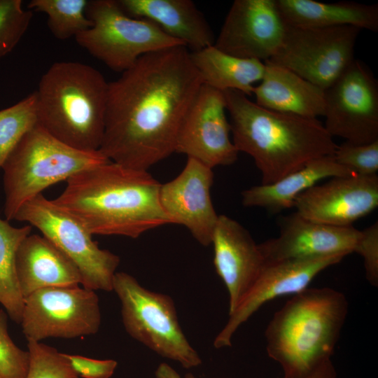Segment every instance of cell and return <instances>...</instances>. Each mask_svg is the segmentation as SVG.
<instances>
[{
    "label": "cell",
    "mask_w": 378,
    "mask_h": 378,
    "mask_svg": "<svg viewBox=\"0 0 378 378\" xmlns=\"http://www.w3.org/2000/svg\"><path fill=\"white\" fill-rule=\"evenodd\" d=\"M333 157L339 164L355 174L376 175L378 171V140L365 144L344 141L337 145Z\"/></svg>",
    "instance_id": "31"
},
{
    "label": "cell",
    "mask_w": 378,
    "mask_h": 378,
    "mask_svg": "<svg viewBox=\"0 0 378 378\" xmlns=\"http://www.w3.org/2000/svg\"><path fill=\"white\" fill-rule=\"evenodd\" d=\"M37 123L35 91L15 104L0 110V169L24 135Z\"/></svg>",
    "instance_id": "28"
},
{
    "label": "cell",
    "mask_w": 378,
    "mask_h": 378,
    "mask_svg": "<svg viewBox=\"0 0 378 378\" xmlns=\"http://www.w3.org/2000/svg\"><path fill=\"white\" fill-rule=\"evenodd\" d=\"M32 12L22 0H0V59L9 54L27 31Z\"/></svg>",
    "instance_id": "30"
},
{
    "label": "cell",
    "mask_w": 378,
    "mask_h": 378,
    "mask_svg": "<svg viewBox=\"0 0 378 378\" xmlns=\"http://www.w3.org/2000/svg\"><path fill=\"white\" fill-rule=\"evenodd\" d=\"M77 375L83 378H111L118 363L115 360H98L80 355L64 354Z\"/></svg>",
    "instance_id": "34"
},
{
    "label": "cell",
    "mask_w": 378,
    "mask_h": 378,
    "mask_svg": "<svg viewBox=\"0 0 378 378\" xmlns=\"http://www.w3.org/2000/svg\"><path fill=\"white\" fill-rule=\"evenodd\" d=\"M211 244L216 271L227 290L230 314L254 283L265 260L249 232L225 215H219Z\"/></svg>",
    "instance_id": "19"
},
{
    "label": "cell",
    "mask_w": 378,
    "mask_h": 378,
    "mask_svg": "<svg viewBox=\"0 0 378 378\" xmlns=\"http://www.w3.org/2000/svg\"><path fill=\"white\" fill-rule=\"evenodd\" d=\"M130 16L152 22L191 52L213 46L214 31L190 0H118Z\"/></svg>",
    "instance_id": "20"
},
{
    "label": "cell",
    "mask_w": 378,
    "mask_h": 378,
    "mask_svg": "<svg viewBox=\"0 0 378 378\" xmlns=\"http://www.w3.org/2000/svg\"><path fill=\"white\" fill-rule=\"evenodd\" d=\"M356 175L339 164L333 155L316 158L302 169L277 181L260 184L244 190L241 202L246 207H260L272 213L293 207L295 199L303 192L327 178Z\"/></svg>",
    "instance_id": "23"
},
{
    "label": "cell",
    "mask_w": 378,
    "mask_h": 378,
    "mask_svg": "<svg viewBox=\"0 0 378 378\" xmlns=\"http://www.w3.org/2000/svg\"><path fill=\"white\" fill-rule=\"evenodd\" d=\"M226 111L223 92L202 84L180 128L175 153L211 169L234 163L239 152Z\"/></svg>",
    "instance_id": "13"
},
{
    "label": "cell",
    "mask_w": 378,
    "mask_h": 378,
    "mask_svg": "<svg viewBox=\"0 0 378 378\" xmlns=\"http://www.w3.org/2000/svg\"><path fill=\"white\" fill-rule=\"evenodd\" d=\"M325 99L323 125L332 137L356 144L378 140V83L364 62L354 59Z\"/></svg>",
    "instance_id": "12"
},
{
    "label": "cell",
    "mask_w": 378,
    "mask_h": 378,
    "mask_svg": "<svg viewBox=\"0 0 378 378\" xmlns=\"http://www.w3.org/2000/svg\"><path fill=\"white\" fill-rule=\"evenodd\" d=\"M304 378H337V372L330 359L321 364Z\"/></svg>",
    "instance_id": "35"
},
{
    "label": "cell",
    "mask_w": 378,
    "mask_h": 378,
    "mask_svg": "<svg viewBox=\"0 0 378 378\" xmlns=\"http://www.w3.org/2000/svg\"><path fill=\"white\" fill-rule=\"evenodd\" d=\"M88 3V0H31L27 8L45 13L52 35L66 40L92 26L85 14Z\"/></svg>",
    "instance_id": "27"
},
{
    "label": "cell",
    "mask_w": 378,
    "mask_h": 378,
    "mask_svg": "<svg viewBox=\"0 0 378 378\" xmlns=\"http://www.w3.org/2000/svg\"><path fill=\"white\" fill-rule=\"evenodd\" d=\"M108 162L99 150L83 151L71 147L37 123L24 135L1 167L6 220H13L24 203L50 186Z\"/></svg>",
    "instance_id": "6"
},
{
    "label": "cell",
    "mask_w": 378,
    "mask_h": 378,
    "mask_svg": "<svg viewBox=\"0 0 378 378\" xmlns=\"http://www.w3.org/2000/svg\"><path fill=\"white\" fill-rule=\"evenodd\" d=\"M264 63L263 78L252 92L258 105L307 118L324 116V90L288 69L269 61Z\"/></svg>",
    "instance_id": "22"
},
{
    "label": "cell",
    "mask_w": 378,
    "mask_h": 378,
    "mask_svg": "<svg viewBox=\"0 0 378 378\" xmlns=\"http://www.w3.org/2000/svg\"><path fill=\"white\" fill-rule=\"evenodd\" d=\"M378 206V176L331 178L301 193L295 200L296 213L309 220L337 227L352 226Z\"/></svg>",
    "instance_id": "16"
},
{
    "label": "cell",
    "mask_w": 378,
    "mask_h": 378,
    "mask_svg": "<svg viewBox=\"0 0 378 378\" xmlns=\"http://www.w3.org/2000/svg\"><path fill=\"white\" fill-rule=\"evenodd\" d=\"M14 219L29 223L60 249L79 270L83 287L112 291L119 256L99 248L85 226L52 200L37 195L18 209Z\"/></svg>",
    "instance_id": "9"
},
{
    "label": "cell",
    "mask_w": 378,
    "mask_h": 378,
    "mask_svg": "<svg viewBox=\"0 0 378 378\" xmlns=\"http://www.w3.org/2000/svg\"><path fill=\"white\" fill-rule=\"evenodd\" d=\"M15 267L23 298L46 288L81 284L76 265L44 236L29 234L18 247Z\"/></svg>",
    "instance_id": "21"
},
{
    "label": "cell",
    "mask_w": 378,
    "mask_h": 378,
    "mask_svg": "<svg viewBox=\"0 0 378 378\" xmlns=\"http://www.w3.org/2000/svg\"><path fill=\"white\" fill-rule=\"evenodd\" d=\"M348 309L342 292L307 288L274 314L265 332L266 349L284 378H304L330 360Z\"/></svg>",
    "instance_id": "4"
},
{
    "label": "cell",
    "mask_w": 378,
    "mask_h": 378,
    "mask_svg": "<svg viewBox=\"0 0 378 378\" xmlns=\"http://www.w3.org/2000/svg\"><path fill=\"white\" fill-rule=\"evenodd\" d=\"M108 82L97 69L57 62L36 90L38 120L51 135L83 151L99 150L103 140Z\"/></svg>",
    "instance_id": "5"
},
{
    "label": "cell",
    "mask_w": 378,
    "mask_h": 378,
    "mask_svg": "<svg viewBox=\"0 0 378 378\" xmlns=\"http://www.w3.org/2000/svg\"><path fill=\"white\" fill-rule=\"evenodd\" d=\"M155 378H182L169 365L162 363L155 370ZM185 378H197L191 373H188Z\"/></svg>",
    "instance_id": "36"
},
{
    "label": "cell",
    "mask_w": 378,
    "mask_h": 378,
    "mask_svg": "<svg viewBox=\"0 0 378 378\" xmlns=\"http://www.w3.org/2000/svg\"><path fill=\"white\" fill-rule=\"evenodd\" d=\"M286 24L307 28L353 26L378 31V4L355 1L324 3L314 0H276Z\"/></svg>",
    "instance_id": "24"
},
{
    "label": "cell",
    "mask_w": 378,
    "mask_h": 378,
    "mask_svg": "<svg viewBox=\"0 0 378 378\" xmlns=\"http://www.w3.org/2000/svg\"><path fill=\"white\" fill-rule=\"evenodd\" d=\"M112 291L120 300L123 326L131 337L186 369L202 364L182 330L169 295L147 289L124 272L115 273Z\"/></svg>",
    "instance_id": "7"
},
{
    "label": "cell",
    "mask_w": 378,
    "mask_h": 378,
    "mask_svg": "<svg viewBox=\"0 0 378 378\" xmlns=\"http://www.w3.org/2000/svg\"><path fill=\"white\" fill-rule=\"evenodd\" d=\"M85 14L92 26L75 37L77 43L116 72L148 53L183 46L152 22L128 15L116 0H90Z\"/></svg>",
    "instance_id": "8"
},
{
    "label": "cell",
    "mask_w": 378,
    "mask_h": 378,
    "mask_svg": "<svg viewBox=\"0 0 378 378\" xmlns=\"http://www.w3.org/2000/svg\"><path fill=\"white\" fill-rule=\"evenodd\" d=\"M66 183L53 202L92 235L135 239L172 223L160 204L161 183L148 171L109 161L80 171Z\"/></svg>",
    "instance_id": "2"
},
{
    "label": "cell",
    "mask_w": 378,
    "mask_h": 378,
    "mask_svg": "<svg viewBox=\"0 0 378 378\" xmlns=\"http://www.w3.org/2000/svg\"><path fill=\"white\" fill-rule=\"evenodd\" d=\"M360 30L353 26L307 28L286 24L280 48L267 61L326 90L354 60Z\"/></svg>",
    "instance_id": "10"
},
{
    "label": "cell",
    "mask_w": 378,
    "mask_h": 378,
    "mask_svg": "<svg viewBox=\"0 0 378 378\" xmlns=\"http://www.w3.org/2000/svg\"><path fill=\"white\" fill-rule=\"evenodd\" d=\"M212 169L188 158L181 172L172 181L161 183L160 188L161 206L172 223L186 227L204 246L211 244L219 216L211 197Z\"/></svg>",
    "instance_id": "17"
},
{
    "label": "cell",
    "mask_w": 378,
    "mask_h": 378,
    "mask_svg": "<svg viewBox=\"0 0 378 378\" xmlns=\"http://www.w3.org/2000/svg\"><path fill=\"white\" fill-rule=\"evenodd\" d=\"M202 85L184 46L141 57L108 82L100 152L111 162L148 171L175 153L180 128Z\"/></svg>",
    "instance_id": "1"
},
{
    "label": "cell",
    "mask_w": 378,
    "mask_h": 378,
    "mask_svg": "<svg viewBox=\"0 0 378 378\" xmlns=\"http://www.w3.org/2000/svg\"><path fill=\"white\" fill-rule=\"evenodd\" d=\"M286 29L276 0H235L214 45L229 55L264 62L280 48Z\"/></svg>",
    "instance_id": "14"
},
{
    "label": "cell",
    "mask_w": 378,
    "mask_h": 378,
    "mask_svg": "<svg viewBox=\"0 0 378 378\" xmlns=\"http://www.w3.org/2000/svg\"><path fill=\"white\" fill-rule=\"evenodd\" d=\"M354 252L363 260L368 281L373 286L378 285V222L361 231Z\"/></svg>",
    "instance_id": "33"
},
{
    "label": "cell",
    "mask_w": 378,
    "mask_h": 378,
    "mask_svg": "<svg viewBox=\"0 0 378 378\" xmlns=\"http://www.w3.org/2000/svg\"><path fill=\"white\" fill-rule=\"evenodd\" d=\"M32 227L12 226L0 218V303L15 323L21 321L24 298L17 278L15 260L19 246L31 234Z\"/></svg>",
    "instance_id": "26"
},
{
    "label": "cell",
    "mask_w": 378,
    "mask_h": 378,
    "mask_svg": "<svg viewBox=\"0 0 378 378\" xmlns=\"http://www.w3.org/2000/svg\"><path fill=\"white\" fill-rule=\"evenodd\" d=\"M344 257L335 255L265 263L254 283L229 314L227 321L214 339V347L230 346L237 329L264 304L302 291L320 272L340 262Z\"/></svg>",
    "instance_id": "15"
},
{
    "label": "cell",
    "mask_w": 378,
    "mask_h": 378,
    "mask_svg": "<svg viewBox=\"0 0 378 378\" xmlns=\"http://www.w3.org/2000/svg\"><path fill=\"white\" fill-rule=\"evenodd\" d=\"M29 365L26 378H78L64 353L41 342L27 341Z\"/></svg>",
    "instance_id": "29"
},
{
    "label": "cell",
    "mask_w": 378,
    "mask_h": 378,
    "mask_svg": "<svg viewBox=\"0 0 378 378\" xmlns=\"http://www.w3.org/2000/svg\"><path fill=\"white\" fill-rule=\"evenodd\" d=\"M29 365L28 351L14 343L8 331L7 314L0 309V378H26Z\"/></svg>",
    "instance_id": "32"
},
{
    "label": "cell",
    "mask_w": 378,
    "mask_h": 378,
    "mask_svg": "<svg viewBox=\"0 0 378 378\" xmlns=\"http://www.w3.org/2000/svg\"><path fill=\"white\" fill-rule=\"evenodd\" d=\"M102 321L96 291L79 285L38 290L24 298L20 321L27 341L96 334Z\"/></svg>",
    "instance_id": "11"
},
{
    "label": "cell",
    "mask_w": 378,
    "mask_h": 378,
    "mask_svg": "<svg viewBox=\"0 0 378 378\" xmlns=\"http://www.w3.org/2000/svg\"><path fill=\"white\" fill-rule=\"evenodd\" d=\"M223 92L232 142L250 155L261 184L274 183L318 158L333 155L337 145L317 118L271 111L234 90Z\"/></svg>",
    "instance_id": "3"
},
{
    "label": "cell",
    "mask_w": 378,
    "mask_h": 378,
    "mask_svg": "<svg viewBox=\"0 0 378 378\" xmlns=\"http://www.w3.org/2000/svg\"><path fill=\"white\" fill-rule=\"evenodd\" d=\"M279 234L258 244L265 263L353 252L361 231L316 223L295 212L279 218Z\"/></svg>",
    "instance_id": "18"
},
{
    "label": "cell",
    "mask_w": 378,
    "mask_h": 378,
    "mask_svg": "<svg viewBox=\"0 0 378 378\" xmlns=\"http://www.w3.org/2000/svg\"><path fill=\"white\" fill-rule=\"evenodd\" d=\"M190 56L202 84L220 92L234 90L250 96L265 73L263 62L229 55L214 45L190 52Z\"/></svg>",
    "instance_id": "25"
}]
</instances>
